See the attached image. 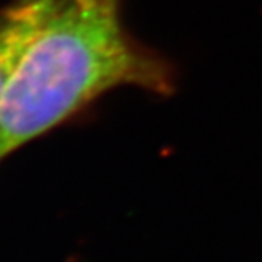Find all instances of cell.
I'll return each mask as SVG.
<instances>
[{
    "mask_svg": "<svg viewBox=\"0 0 262 262\" xmlns=\"http://www.w3.org/2000/svg\"><path fill=\"white\" fill-rule=\"evenodd\" d=\"M60 0H12L0 10V102L19 61Z\"/></svg>",
    "mask_w": 262,
    "mask_h": 262,
    "instance_id": "obj_2",
    "label": "cell"
},
{
    "mask_svg": "<svg viewBox=\"0 0 262 262\" xmlns=\"http://www.w3.org/2000/svg\"><path fill=\"white\" fill-rule=\"evenodd\" d=\"M121 0H60L0 102V162L116 87L170 96L176 68L123 28Z\"/></svg>",
    "mask_w": 262,
    "mask_h": 262,
    "instance_id": "obj_1",
    "label": "cell"
}]
</instances>
